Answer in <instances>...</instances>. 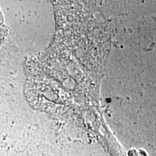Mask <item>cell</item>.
<instances>
[{
    "mask_svg": "<svg viewBox=\"0 0 156 156\" xmlns=\"http://www.w3.org/2000/svg\"><path fill=\"white\" fill-rule=\"evenodd\" d=\"M6 30L5 26L3 22V19H2V16L1 15V13L0 12V45L4 41L6 36Z\"/></svg>",
    "mask_w": 156,
    "mask_h": 156,
    "instance_id": "cell-1",
    "label": "cell"
}]
</instances>
